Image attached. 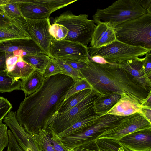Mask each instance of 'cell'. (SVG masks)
<instances>
[{
    "label": "cell",
    "mask_w": 151,
    "mask_h": 151,
    "mask_svg": "<svg viewBox=\"0 0 151 151\" xmlns=\"http://www.w3.org/2000/svg\"><path fill=\"white\" fill-rule=\"evenodd\" d=\"M10 0H0V6L9 3Z\"/></svg>",
    "instance_id": "cell-47"
},
{
    "label": "cell",
    "mask_w": 151,
    "mask_h": 151,
    "mask_svg": "<svg viewBox=\"0 0 151 151\" xmlns=\"http://www.w3.org/2000/svg\"><path fill=\"white\" fill-rule=\"evenodd\" d=\"M119 141L130 151H150L151 127L134 132Z\"/></svg>",
    "instance_id": "cell-15"
},
{
    "label": "cell",
    "mask_w": 151,
    "mask_h": 151,
    "mask_svg": "<svg viewBox=\"0 0 151 151\" xmlns=\"http://www.w3.org/2000/svg\"><path fill=\"white\" fill-rule=\"evenodd\" d=\"M4 53L6 58L14 55L22 58L34 54L43 53L40 48L31 40L20 42L0 44V53Z\"/></svg>",
    "instance_id": "cell-17"
},
{
    "label": "cell",
    "mask_w": 151,
    "mask_h": 151,
    "mask_svg": "<svg viewBox=\"0 0 151 151\" xmlns=\"http://www.w3.org/2000/svg\"><path fill=\"white\" fill-rule=\"evenodd\" d=\"M50 57L49 55L41 53L26 55L22 58L35 70L43 74Z\"/></svg>",
    "instance_id": "cell-27"
},
{
    "label": "cell",
    "mask_w": 151,
    "mask_h": 151,
    "mask_svg": "<svg viewBox=\"0 0 151 151\" xmlns=\"http://www.w3.org/2000/svg\"><path fill=\"white\" fill-rule=\"evenodd\" d=\"M151 51V50L129 45L117 40L100 48L88 47L90 57L101 56L109 63H119L136 57H142Z\"/></svg>",
    "instance_id": "cell-7"
},
{
    "label": "cell",
    "mask_w": 151,
    "mask_h": 151,
    "mask_svg": "<svg viewBox=\"0 0 151 151\" xmlns=\"http://www.w3.org/2000/svg\"><path fill=\"white\" fill-rule=\"evenodd\" d=\"M22 81L14 79L7 74L6 70H0V92H10L21 90Z\"/></svg>",
    "instance_id": "cell-26"
},
{
    "label": "cell",
    "mask_w": 151,
    "mask_h": 151,
    "mask_svg": "<svg viewBox=\"0 0 151 151\" xmlns=\"http://www.w3.org/2000/svg\"><path fill=\"white\" fill-rule=\"evenodd\" d=\"M38 151H55L50 139L48 131L42 130L30 134Z\"/></svg>",
    "instance_id": "cell-24"
},
{
    "label": "cell",
    "mask_w": 151,
    "mask_h": 151,
    "mask_svg": "<svg viewBox=\"0 0 151 151\" xmlns=\"http://www.w3.org/2000/svg\"><path fill=\"white\" fill-rule=\"evenodd\" d=\"M88 47L75 42L57 40L54 38L51 40L49 56L63 60L86 63L89 60Z\"/></svg>",
    "instance_id": "cell-9"
},
{
    "label": "cell",
    "mask_w": 151,
    "mask_h": 151,
    "mask_svg": "<svg viewBox=\"0 0 151 151\" xmlns=\"http://www.w3.org/2000/svg\"><path fill=\"white\" fill-rule=\"evenodd\" d=\"M79 72L81 77L90 86L97 96L110 93H126L137 99L142 104L149 94L118 63L99 64L90 60Z\"/></svg>",
    "instance_id": "cell-2"
},
{
    "label": "cell",
    "mask_w": 151,
    "mask_h": 151,
    "mask_svg": "<svg viewBox=\"0 0 151 151\" xmlns=\"http://www.w3.org/2000/svg\"><path fill=\"white\" fill-rule=\"evenodd\" d=\"M67 151H81L77 148H65Z\"/></svg>",
    "instance_id": "cell-48"
},
{
    "label": "cell",
    "mask_w": 151,
    "mask_h": 151,
    "mask_svg": "<svg viewBox=\"0 0 151 151\" xmlns=\"http://www.w3.org/2000/svg\"><path fill=\"white\" fill-rule=\"evenodd\" d=\"M31 40L24 17L13 19L0 27V44Z\"/></svg>",
    "instance_id": "cell-12"
},
{
    "label": "cell",
    "mask_w": 151,
    "mask_h": 151,
    "mask_svg": "<svg viewBox=\"0 0 151 151\" xmlns=\"http://www.w3.org/2000/svg\"><path fill=\"white\" fill-rule=\"evenodd\" d=\"M124 117L111 114L100 115L82 132L60 139L61 141L65 148L83 147L95 140L104 132L116 127Z\"/></svg>",
    "instance_id": "cell-6"
},
{
    "label": "cell",
    "mask_w": 151,
    "mask_h": 151,
    "mask_svg": "<svg viewBox=\"0 0 151 151\" xmlns=\"http://www.w3.org/2000/svg\"><path fill=\"white\" fill-rule=\"evenodd\" d=\"M0 10L9 17L13 19L24 17L22 13L20 4L15 0L0 6Z\"/></svg>",
    "instance_id": "cell-29"
},
{
    "label": "cell",
    "mask_w": 151,
    "mask_h": 151,
    "mask_svg": "<svg viewBox=\"0 0 151 151\" xmlns=\"http://www.w3.org/2000/svg\"><path fill=\"white\" fill-rule=\"evenodd\" d=\"M95 141L100 150L103 151H130L118 140L101 138Z\"/></svg>",
    "instance_id": "cell-28"
},
{
    "label": "cell",
    "mask_w": 151,
    "mask_h": 151,
    "mask_svg": "<svg viewBox=\"0 0 151 151\" xmlns=\"http://www.w3.org/2000/svg\"><path fill=\"white\" fill-rule=\"evenodd\" d=\"M77 81L62 74L44 78L40 88L20 103L16 113L19 124L30 134L46 130L58 114L67 93Z\"/></svg>",
    "instance_id": "cell-1"
},
{
    "label": "cell",
    "mask_w": 151,
    "mask_h": 151,
    "mask_svg": "<svg viewBox=\"0 0 151 151\" xmlns=\"http://www.w3.org/2000/svg\"><path fill=\"white\" fill-rule=\"evenodd\" d=\"M76 148L81 151H100V150L95 140L83 147Z\"/></svg>",
    "instance_id": "cell-40"
},
{
    "label": "cell",
    "mask_w": 151,
    "mask_h": 151,
    "mask_svg": "<svg viewBox=\"0 0 151 151\" xmlns=\"http://www.w3.org/2000/svg\"><path fill=\"white\" fill-rule=\"evenodd\" d=\"M13 19L0 11V27L6 25Z\"/></svg>",
    "instance_id": "cell-42"
},
{
    "label": "cell",
    "mask_w": 151,
    "mask_h": 151,
    "mask_svg": "<svg viewBox=\"0 0 151 151\" xmlns=\"http://www.w3.org/2000/svg\"><path fill=\"white\" fill-rule=\"evenodd\" d=\"M49 32L55 40L60 41L64 40L68 34V30L63 25L53 23L50 26Z\"/></svg>",
    "instance_id": "cell-31"
},
{
    "label": "cell",
    "mask_w": 151,
    "mask_h": 151,
    "mask_svg": "<svg viewBox=\"0 0 151 151\" xmlns=\"http://www.w3.org/2000/svg\"><path fill=\"white\" fill-rule=\"evenodd\" d=\"M89 58L91 61L99 64H106L108 63L106 60L102 57L99 55H95L90 57Z\"/></svg>",
    "instance_id": "cell-43"
},
{
    "label": "cell",
    "mask_w": 151,
    "mask_h": 151,
    "mask_svg": "<svg viewBox=\"0 0 151 151\" xmlns=\"http://www.w3.org/2000/svg\"><path fill=\"white\" fill-rule=\"evenodd\" d=\"M116 40L151 50V14L124 22L114 27Z\"/></svg>",
    "instance_id": "cell-4"
},
{
    "label": "cell",
    "mask_w": 151,
    "mask_h": 151,
    "mask_svg": "<svg viewBox=\"0 0 151 151\" xmlns=\"http://www.w3.org/2000/svg\"><path fill=\"white\" fill-rule=\"evenodd\" d=\"M2 120L0 121V151L8 146L9 142L8 127Z\"/></svg>",
    "instance_id": "cell-34"
},
{
    "label": "cell",
    "mask_w": 151,
    "mask_h": 151,
    "mask_svg": "<svg viewBox=\"0 0 151 151\" xmlns=\"http://www.w3.org/2000/svg\"><path fill=\"white\" fill-rule=\"evenodd\" d=\"M10 129L17 143L24 151H38L31 136L18 123L12 125Z\"/></svg>",
    "instance_id": "cell-19"
},
{
    "label": "cell",
    "mask_w": 151,
    "mask_h": 151,
    "mask_svg": "<svg viewBox=\"0 0 151 151\" xmlns=\"http://www.w3.org/2000/svg\"><path fill=\"white\" fill-rule=\"evenodd\" d=\"M50 134V139L55 151H67L64 147L60 139L57 134L49 127L47 129Z\"/></svg>",
    "instance_id": "cell-35"
},
{
    "label": "cell",
    "mask_w": 151,
    "mask_h": 151,
    "mask_svg": "<svg viewBox=\"0 0 151 151\" xmlns=\"http://www.w3.org/2000/svg\"><path fill=\"white\" fill-rule=\"evenodd\" d=\"M64 71L55 61L54 58L50 57L43 73L44 78L57 74H63Z\"/></svg>",
    "instance_id": "cell-30"
},
{
    "label": "cell",
    "mask_w": 151,
    "mask_h": 151,
    "mask_svg": "<svg viewBox=\"0 0 151 151\" xmlns=\"http://www.w3.org/2000/svg\"><path fill=\"white\" fill-rule=\"evenodd\" d=\"M20 57L12 55L6 58V70L7 72H10L13 69Z\"/></svg>",
    "instance_id": "cell-38"
},
{
    "label": "cell",
    "mask_w": 151,
    "mask_h": 151,
    "mask_svg": "<svg viewBox=\"0 0 151 151\" xmlns=\"http://www.w3.org/2000/svg\"><path fill=\"white\" fill-rule=\"evenodd\" d=\"M92 92L91 89H86L72 95L64 101L58 110V114L68 111L87 97Z\"/></svg>",
    "instance_id": "cell-25"
},
{
    "label": "cell",
    "mask_w": 151,
    "mask_h": 151,
    "mask_svg": "<svg viewBox=\"0 0 151 151\" xmlns=\"http://www.w3.org/2000/svg\"><path fill=\"white\" fill-rule=\"evenodd\" d=\"M100 151H103L100 150Z\"/></svg>",
    "instance_id": "cell-49"
},
{
    "label": "cell",
    "mask_w": 151,
    "mask_h": 151,
    "mask_svg": "<svg viewBox=\"0 0 151 151\" xmlns=\"http://www.w3.org/2000/svg\"><path fill=\"white\" fill-rule=\"evenodd\" d=\"M54 58L56 63L64 71V74L71 77L76 81L81 78L79 72L74 69L64 61L58 58Z\"/></svg>",
    "instance_id": "cell-32"
},
{
    "label": "cell",
    "mask_w": 151,
    "mask_h": 151,
    "mask_svg": "<svg viewBox=\"0 0 151 151\" xmlns=\"http://www.w3.org/2000/svg\"><path fill=\"white\" fill-rule=\"evenodd\" d=\"M96 24L89 47L100 48L116 40L114 27L106 22H99Z\"/></svg>",
    "instance_id": "cell-18"
},
{
    "label": "cell",
    "mask_w": 151,
    "mask_h": 151,
    "mask_svg": "<svg viewBox=\"0 0 151 151\" xmlns=\"http://www.w3.org/2000/svg\"><path fill=\"white\" fill-rule=\"evenodd\" d=\"M12 108V104L7 99L0 96V121L4 119Z\"/></svg>",
    "instance_id": "cell-36"
},
{
    "label": "cell",
    "mask_w": 151,
    "mask_h": 151,
    "mask_svg": "<svg viewBox=\"0 0 151 151\" xmlns=\"http://www.w3.org/2000/svg\"><path fill=\"white\" fill-rule=\"evenodd\" d=\"M151 93H150L145 99L142 105L151 107Z\"/></svg>",
    "instance_id": "cell-46"
},
{
    "label": "cell",
    "mask_w": 151,
    "mask_h": 151,
    "mask_svg": "<svg viewBox=\"0 0 151 151\" xmlns=\"http://www.w3.org/2000/svg\"><path fill=\"white\" fill-rule=\"evenodd\" d=\"M34 67L20 57L13 69L7 72L12 78L16 80H24L27 77L35 70Z\"/></svg>",
    "instance_id": "cell-23"
},
{
    "label": "cell",
    "mask_w": 151,
    "mask_h": 151,
    "mask_svg": "<svg viewBox=\"0 0 151 151\" xmlns=\"http://www.w3.org/2000/svg\"><path fill=\"white\" fill-rule=\"evenodd\" d=\"M121 95L110 93L97 96L93 103L95 113L101 115L106 114L119 100Z\"/></svg>",
    "instance_id": "cell-20"
},
{
    "label": "cell",
    "mask_w": 151,
    "mask_h": 151,
    "mask_svg": "<svg viewBox=\"0 0 151 151\" xmlns=\"http://www.w3.org/2000/svg\"><path fill=\"white\" fill-rule=\"evenodd\" d=\"M151 127V123L139 113L124 117L119 124L96 139L106 138L119 140L123 137L134 132Z\"/></svg>",
    "instance_id": "cell-10"
},
{
    "label": "cell",
    "mask_w": 151,
    "mask_h": 151,
    "mask_svg": "<svg viewBox=\"0 0 151 151\" xmlns=\"http://www.w3.org/2000/svg\"><path fill=\"white\" fill-rule=\"evenodd\" d=\"M144 116L151 123V109L144 108L142 109Z\"/></svg>",
    "instance_id": "cell-45"
},
{
    "label": "cell",
    "mask_w": 151,
    "mask_h": 151,
    "mask_svg": "<svg viewBox=\"0 0 151 151\" xmlns=\"http://www.w3.org/2000/svg\"><path fill=\"white\" fill-rule=\"evenodd\" d=\"M6 54L4 53H0V70H6Z\"/></svg>",
    "instance_id": "cell-44"
},
{
    "label": "cell",
    "mask_w": 151,
    "mask_h": 151,
    "mask_svg": "<svg viewBox=\"0 0 151 151\" xmlns=\"http://www.w3.org/2000/svg\"><path fill=\"white\" fill-rule=\"evenodd\" d=\"M24 17L32 19L49 18L52 13L45 0H15Z\"/></svg>",
    "instance_id": "cell-16"
},
{
    "label": "cell",
    "mask_w": 151,
    "mask_h": 151,
    "mask_svg": "<svg viewBox=\"0 0 151 151\" xmlns=\"http://www.w3.org/2000/svg\"><path fill=\"white\" fill-rule=\"evenodd\" d=\"M145 58L136 57L118 63L120 68L125 71L136 83L149 93L151 92V80L145 72Z\"/></svg>",
    "instance_id": "cell-13"
},
{
    "label": "cell",
    "mask_w": 151,
    "mask_h": 151,
    "mask_svg": "<svg viewBox=\"0 0 151 151\" xmlns=\"http://www.w3.org/2000/svg\"><path fill=\"white\" fill-rule=\"evenodd\" d=\"M24 18L31 40L44 53L49 55L53 38L49 32L51 25L49 18L38 19Z\"/></svg>",
    "instance_id": "cell-11"
},
{
    "label": "cell",
    "mask_w": 151,
    "mask_h": 151,
    "mask_svg": "<svg viewBox=\"0 0 151 151\" xmlns=\"http://www.w3.org/2000/svg\"><path fill=\"white\" fill-rule=\"evenodd\" d=\"M9 142L7 151H24L19 145L11 131L8 130Z\"/></svg>",
    "instance_id": "cell-37"
},
{
    "label": "cell",
    "mask_w": 151,
    "mask_h": 151,
    "mask_svg": "<svg viewBox=\"0 0 151 151\" xmlns=\"http://www.w3.org/2000/svg\"><path fill=\"white\" fill-rule=\"evenodd\" d=\"M100 115L94 114L87 116L78 121L63 132L57 134L59 138L61 139L80 133L91 125Z\"/></svg>",
    "instance_id": "cell-22"
},
{
    "label": "cell",
    "mask_w": 151,
    "mask_h": 151,
    "mask_svg": "<svg viewBox=\"0 0 151 151\" xmlns=\"http://www.w3.org/2000/svg\"><path fill=\"white\" fill-rule=\"evenodd\" d=\"M44 80L43 74L35 70L27 77L22 80L21 90L24 92L25 96L30 95L40 88Z\"/></svg>",
    "instance_id": "cell-21"
},
{
    "label": "cell",
    "mask_w": 151,
    "mask_h": 151,
    "mask_svg": "<svg viewBox=\"0 0 151 151\" xmlns=\"http://www.w3.org/2000/svg\"><path fill=\"white\" fill-rule=\"evenodd\" d=\"M147 13L151 14V0H118L105 8H98L93 18L96 24L106 22L114 28Z\"/></svg>",
    "instance_id": "cell-3"
},
{
    "label": "cell",
    "mask_w": 151,
    "mask_h": 151,
    "mask_svg": "<svg viewBox=\"0 0 151 151\" xmlns=\"http://www.w3.org/2000/svg\"><path fill=\"white\" fill-rule=\"evenodd\" d=\"M144 66L145 70L148 77L151 78V53H147L145 57Z\"/></svg>",
    "instance_id": "cell-39"
},
{
    "label": "cell",
    "mask_w": 151,
    "mask_h": 151,
    "mask_svg": "<svg viewBox=\"0 0 151 151\" xmlns=\"http://www.w3.org/2000/svg\"><path fill=\"white\" fill-rule=\"evenodd\" d=\"M86 89H91L90 86L85 80L80 79L69 90L65 96L64 101L74 94Z\"/></svg>",
    "instance_id": "cell-33"
},
{
    "label": "cell",
    "mask_w": 151,
    "mask_h": 151,
    "mask_svg": "<svg viewBox=\"0 0 151 151\" xmlns=\"http://www.w3.org/2000/svg\"><path fill=\"white\" fill-rule=\"evenodd\" d=\"M97 96L92 91L87 97L69 111L58 114L48 127L57 134L78 121L95 114L93 103Z\"/></svg>",
    "instance_id": "cell-8"
},
{
    "label": "cell",
    "mask_w": 151,
    "mask_h": 151,
    "mask_svg": "<svg viewBox=\"0 0 151 151\" xmlns=\"http://www.w3.org/2000/svg\"></svg>",
    "instance_id": "cell-50"
},
{
    "label": "cell",
    "mask_w": 151,
    "mask_h": 151,
    "mask_svg": "<svg viewBox=\"0 0 151 151\" xmlns=\"http://www.w3.org/2000/svg\"><path fill=\"white\" fill-rule=\"evenodd\" d=\"M72 68L76 70L79 71L86 65V63L83 62H78L68 60H63Z\"/></svg>",
    "instance_id": "cell-41"
},
{
    "label": "cell",
    "mask_w": 151,
    "mask_h": 151,
    "mask_svg": "<svg viewBox=\"0 0 151 151\" xmlns=\"http://www.w3.org/2000/svg\"><path fill=\"white\" fill-rule=\"evenodd\" d=\"M88 17V14L76 15L68 10L54 18L53 23L63 25L68 29V34L63 40L77 42L87 47L96 26L94 20L89 19Z\"/></svg>",
    "instance_id": "cell-5"
},
{
    "label": "cell",
    "mask_w": 151,
    "mask_h": 151,
    "mask_svg": "<svg viewBox=\"0 0 151 151\" xmlns=\"http://www.w3.org/2000/svg\"><path fill=\"white\" fill-rule=\"evenodd\" d=\"M144 108L151 109V107L142 105L135 97L124 93L118 102L106 114L125 117L139 113L144 116L142 109Z\"/></svg>",
    "instance_id": "cell-14"
}]
</instances>
